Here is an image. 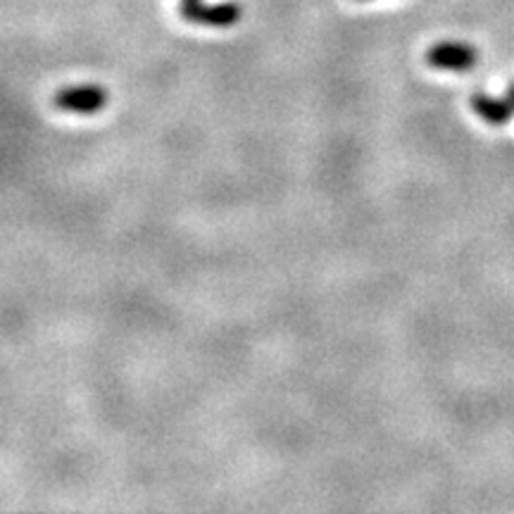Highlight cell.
<instances>
[{"label": "cell", "mask_w": 514, "mask_h": 514, "mask_svg": "<svg viewBox=\"0 0 514 514\" xmlns=\"http://www.w3.org/2000/svg\"><path fill=\"white\" fill-rule=\"evenodd\" d=\"M55 108L74 115H96L108 105V90L100 86H70L55 93Z\"/></svg>", "instance_id": "6da1fadb"}, {"label": "cell", "mask_w": 514, "mask_h": 514, "mask_svg": "<svg viewBox=\"0 0 514 514\" xmlns=\"http://www.w3.org/2000/svg\"><path fill=\"white\" fill-rule=\"evenodd\" d=\"M181 17L191 24L203 26H233L241 20V5L236 3H219V5H203V3H181L179 7Z\"/></svg>", "instance_id": "7a4b0ae2"}, {"label": "cell", "mask_w": 514, "mask_h": 514, "mask_svg": "<svg viewBox=\"0 0 514 514\" xmlns=\"http://www.w3.org/2000/svg\"><path fill=\"white\" fill-rule=\"evenodd\" d=\"M426 62L433 70L467 71L479 62V52L467 43H436L426 52Z\"/></svg>", "instance_id": "3957f363"}, {"label": "cell", "mask_w": 514, "mask_h": 514, "mask_svg": "<svg viewBox=\"0 0 514 514\" xmlns=\"http://www.w3.org/2000/svg\"><path fill=\"white\" fill-rule=\"evenodd\" d=\"M471 108L483 122L493 124V127H502L508 124L514 115V105L509 103L508 98L500 100V98H493L489 93H474L471 96Z\"/></svg>", "instance_id": "277c9868"}, {"label": "cell", "mask_w": 514, "mask_h": 514, "mask_svg": "<svg viewBox=\"0 0 514 514\" xmlns=\"http://www.w3.org/2000/svg\"><path fill=\"white\" fill-rule=\"evenodd\" d=\"M508 100L514 105V84L508 89Z\"/></svg>", "instance_id": "5b68a950"}, {"label": "cell", "mask_w": 514, "mask_h": 514, "mask_svg": "<svg viewBox=\"0 0 514 514\" xmlns=\"http://www.w3.org/2000/svg\"><path fill=\"white\" fill-rule=\"evenodd\" d=\"M181 3H198V0H181Z\"/></svg>", "instance_id": "8992f818"}]
</instances>
